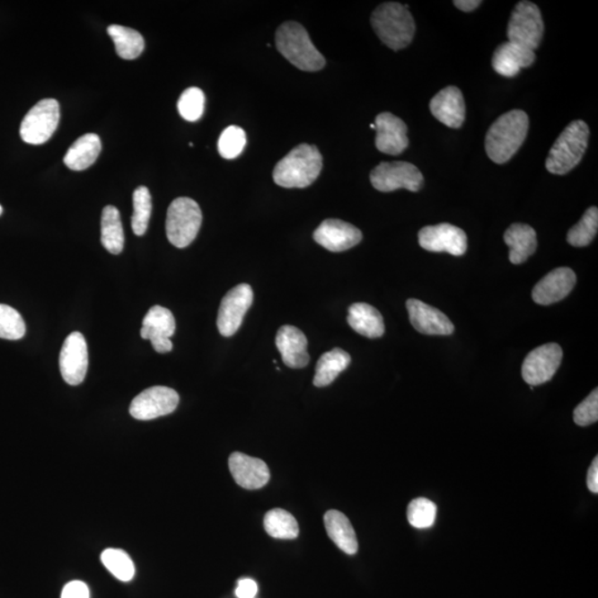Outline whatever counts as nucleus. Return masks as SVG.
Returning <instances> with one entry per match:
<instances>
[{
	"mask_svg": "<svg viewBox=\"0 0 598 598\" xmlns=\"http://www.w3.org/2000/svg\"><path fill=\"white\" fill-rule=\"evenodd\" d=\"M60 108L55 99H44L28 111L21 126V136L28 145L46 144L59 125Z\"/></svg>",
	"mask_w": 598,
	"mask_h": 598,
	"instance_id": "8",
	"label": "nucleus"
},
{
	"mask_svg": "<svg viewBox=\"0 0 598 598\" xmlns=\"http://www.w3.org/2000/svg\"><path fill=\"white\" fill-rule=\"evenodd\" d=\"M3 215V207H2V206H0V215Z\"/></svg>",
	"mask_w": 598,
	"mask_h": 598,
	"instance_id": "44",
	"label": "nucleus"
},
{
	"mask_svg": "<svg viewBox=\"0 0 598 598\" xmlns=\"http://www.w3.org/2000/svg\"><path fill=\"white\" fill-rule=\"evenodd\" d=\"M407 517L408 522L414 528L429 529L435 522L436 506L429 498H415L408 506Z\"/></svg>",
	"mask_w": 598,
	"mask_h": 598,
	"instance_id": "35",
	"label": "nucleus"
},
{
	"mask_svg": "<svg viewBox=\"0 0 598 598\" xmlns=\"http://www.w3.org/2000/svg\"><path fill=\"white\" fill-rule=\"evenodd\" d=\"M108 33L115 42L118 56L122 59H136L145 50L144 37L131 28L111 25L108 28Z\"/></svg>",
	"mask_w": 598,
	"mask_h": 598,
	"instance_id": "30",
	"label": "nucleus"
},
{
	"mask_svg": "<svg viewBox=\"0 0 598 598\" xmlns=\"http://www.w3.org/2000/svg\"><path fill=\"white\" fill-rule=\"evenodd\" d=\"M26 334V325L16 310L0 303V339L8 340L22 339Z\"/></svg>",
	"mask_w": 598,
	"mask_h": 598,
	"instance_id": "36",
	"label": "nucleus"
},
{
	"mask_svg": "<svg viewBox=\"0 0 598 598\" xmlns=\"http://www.w3.org/2000/svg\"><path fill=\"white\" fill-rule=\"evenodd\" d=\"M481 4L480 0H454L453 2L454 6L464 13L473 12Z\"/></svg>",
	"mask_w": 598,
	"mask_h": 598,
	"instance_id": "43",
	"label": "nucleus"
},
{
	"mask_svg": "<svg viewBox=\"0 0 598 598\" xmlns=\"http://www.w3.org/2000/svg\"><path fill=\"white\" fill-rule=\"evenodd\" d=\"M506 244L509 246V259L512 264L519 265L524 263L530 256L535 253L538 248V239L533 227L528 224L515 223L505 233Z\"/></svg>",
	"mask_w": 598,
	"mask_h": 598,
	"instance_id": "24",
	"label": "nucleus"
},
{
	"mask_svg": "<svg viewBox=\"0 0 598 598\" xmlns=\"http://www.w3.org/2000/svg\"><path fill=\"white\" fill-rule=\"evenodd\" d=\"M350 362L349 354L340 348L332 349L322 355L316 365L315 386L320 388L329 386L348 367Z\"/></svg>",
	"mask_w": 598,
	"mask_h": 598,
	"instance_id": "29",
	"label": "nucleus"
},
{
	"mask_svg": "<svg viewBox=\"0 0 598 598\" xmlns=\"http://www.w3.org/2000/svg\"><path fill=\"white\" fill-rule=\"evenodd\" d=\"M529 126V116L522 110H511L497 119L486 136L488 158L497 164L507 163L523 145Z\"/></svg>",
	"mask_w": 598,
	"mask_h": 598,
	"instance_id": "1",
	"label": "nucleus"
},
{
	"mask_svg": "<svg viewBox=\"0 0 598 598\" xmlns=\"http://www.w3.org/2000/svg\"><path fill=\"white\" fill-rule=\"evenodd\" d=\"M202 224V211L192 198H175L166 215L165 231L175 248H188L197 239Z\"/></svg>",
	"mask_w": 598,
	"mask_h": 598,
	"instance_id": "6",
	"label": "nucleus"
},
{
	"mask_svg": "<svg viewBox=\"0 0 598 598\" xmlns=\"http://www.w3.org/2000/svg\"><path fill=\"white\" fill-rule=\"evenodd\" d=\"M372 26L379 40L395 51L409 46L416 32L415 19L408 6L393 2L383 3L374 9Z\"/></svg>",
	"mask_w": 598,
	"mask_h": 598,
	"instance_id": "3",
	"label": "nucleus"
},
{
	"mask_svg": "<svg viewBox=\"0 0 598 598\" xmlns=\"http://www.w3.org/2000/svg\"><path fill=\"white\" fill-rule=\"evenodd\" d=\"M206 96L201 89L192 87L185 90L179 99L180 115L187 121H198L203 116Z\"/></svg>",
	"mask_w": 598,
	"mask_h": 598,
	"instance_id": "38",
	"label": "nucleus"
},
{
	"mask_svg": "<svg viewBox=\"0 0 598 598\" xmlns=\"http://www.w3.org/2000/svg\"><path fill=\"white\" fill-rule=\"evenodd\" d=\"M314 240L322 248L339 253L358 245L363 240V233L347 222L329 218L317 227Z\"/></svg>",
	"mask_w": 598,
	"mask_h": 598,
	"instance_id": "16",
	"label": "nucleus"
},
{
	"mask_svg": "<svg viewBox=\"0 0 598 598\" xmlns=\"http://www.w3.org/2000/svg\"><path fill=\"white\" fill-rule=\"evenodd\" d=\"M590 137V128L583 120H576L565 128L558 137L547 159L550 173L564 175L581 163Z\"/></svg>",
	"mask_w": 598,
	"mask_h": 598,
	"instance_id": "5",
	"label": "nucleus"
},
{
	"mask_svg": "<svg viewBox=\"0 0 598 598\" xmlns=\"http://www.w3.org/2000/svg\"><path fill=\"white\" fill-rule=\"evenodd\" d=\"M264 528L274 539L294 540L299 534L295 517L283 509L268 511L264 517Z\"/></svg>",
	"mask_w": 598,
	"mask_h": 598,
	"instance_id": "31",
	"label": "nucleus"
},
{
	"mask_svg": "<svg viewBox=\"0 0 598 598\" xmlns=\"http://www.w3.org/2000/svg\"><path fill=\"white\" fill-rule=\"evenodd\" d=\"M598 230L597 207L588 208L581 221L568 231L567 240L574 248H585L595 239Z\"/></svg>",
	"mask_w": 598,
	"mask_h": 598,
	"instance_id": "32",
	"label": "nucleus"
},
{
	"mask_svg": "<svg viewBox=\"0 0 598 598\" xmlns=\"http://www.w3.org/2000/svg\"><path fill=\"white\" fill-rule=\"evenodd\" d=\"M229 467L235 482L248 490L263 488L269 481V469L263 460L234 453L229 459Z\"/></svg>",
	"mask_w": 598,
	"mask_h": 598,
	"instance_id": "21",
	"label": "nucleus"
},
{
	"mask_svg": "<svg viewBox=\"0 0 598 598\" xmlns=\"http://www.w3.org/2000/svg\"><path fill=\"white\" fill-rule=\"evenodd\" d=\"M101 243L111 254H120L125 248V232L120 212L112 206L103 208L101 215Z\"/></svg>",
	"mask_w": 598,
	"mask_h": 598,
	"instance_id": "28",
	"label": "nucleus"
},
{
	"mask_svg": "<svg viewBox=\"0 0 598 598\" xmlns=\"http://www.w3.org/2000/svg\"><path fill=\"white\" fill-rule=\"evenodd\" d=\"M598 420V391L591 392L585 400L582 401L580 405L574 410V422L581 427H586Z\"/></svg>",
	"mask_w": 598,
	"mask_h": 598,
	"instance_id": "39",
	"label": "nucleus"
},
{
	"mask_svg": "<svg viewBox=\"0 0 598 598\" xmlns=\"http://www.w3.org/2000/svg\"><path fill=\"white\" fill-rule=\"evenodd\" d=\"M430 111L444 126L459 129L465 120V103L462 90L454 85L441 90L430 101Z\"/></svg>",
	"mask_w": 598,
	"mask_h": 598,
	"instance_id": "20",
	"label": "nucleus"
},
{
	"mask_svg": "<svg viewBox=\"0 0 598 598\" xmlns=\"http://www.w3.org/2000/svg\"><path fill=\"white\" fill-rule=\"evenodd\" d=\"M102 145L100 137L93 133L80 136L66 151L64 163L70 170L84 171L96 163Z\"/></svg>",
	"mask_w": 598,
	"mask_h": 598,
	"instance_id": "27",
	"label": "nucleus"
},
{
	"mask_svg": "<svg viewBox=\"0 0 598 598\" xmlns=\"http://www.w3.org/2000/svg\"><path fill=\"white\" fill-rule=\"evenodd\" d=\"M587 487H588V488H590L591 492L595 493V495H597V493H598V458L597 457H595V459L593 460L591 467H590V469H588Z\"/></svg>",
	"mask_w": 598,
	"mask_h": 598,
	"instance_id": "42",
	"label": "nucleus"
},
{
	"mask_svg": "<svg viewBox=\"0 0 598 598\" xmlns=\"http://www.w3.org/2000/svg\"><path fill=\"white\" fill-rule=\"evenodd\" d=\"M277 346L287 367L303 368L310 363L306 336L296 327L291 325L281 327L277 335Z\"/></svg>",
	"mask_w": 598,
	"mask_h": 598,
	"instance_id": "23",
	"label": "nucleus"
},
{
	"mask_svg": "<svg viewBox=\"0 0 598 598\" xmlns=\"http://www.w3.org/2000/svg\"><path fill=\"white\" fill-rule=\"evenodd\" d=\"M275 40L277 50L296 68L310 73L324 68L326 65L324 56L317 50L301 23L284 22L278 27Z\"/></svg>",
	"mask_w": 598,
	"mask_h": 598,
	"instance_id": "4",
	"label": "nucleus"
},
{
	"mask_svg": "<svg viewBox=\"0 0 598 598\" xmlns=\"http://www.w3.org/2000/svg\"><path fill=\"white\" fill-rule=\"evenodd\" d=\"M132 230L137 236L145 234L152 213V198L148 188L139 187L133 193Z\"/></svg>",
	"mask_w": 598,
	"mask_h": 598,
	"instance_id": "33",
	"label": "nucleus"
},
{
	"mask_svg": "<svg viewBox=\"0 0 598 598\" xmlns=\"http://www.w3.org/2000/svg\"><path fill=\"white\" fill-rule=\"evenodd\" d=\"M576 284V275L571 268L553 269L535 285L532 291V298L539 305H552L567 297Z\"/></svg>",
	"mask_w": 598,
	"mask_h": 598,
	"instance_id": "19",
	"label": "nucleus"
},
{
	"mask_svg": "<svg viewBox=\"0 0 598 598\" xmlns=\"http://www.w3.org/2000/svg\"><path fill=\"white\" fill-rule=\"evenodd\" d=\"M253 298V289L249 284L237 285L226 294L217 315V330L222 336L231 337L240 330Z\"/></svg>",
	"mask_w": 598,
	"mask_h": 598,
	"instance_id": "10",
	"label": "nucleus"
},
{
	"mask_svg": "<svg viewBox=\"0 0 598 598\" xmlns=\"http://www.w3.org/2000/svg\"><path fill=\"white\" fill-rule=\"evenodd\" d=\"M89 364L88 347L82 332L74 331L66 337L60 351L61 376L70 386H78L84 381Z\"/></svg>",
	"mask_w": 598,
	"mask_h": 598,
	"instance_id": "14",
	"label": "nucleus"
},
{
	"mask_svg": "<svg viewBox=\"0 0 598 598\" xmlns=\"http://www.w3.org/2000/svg\"><path fill=\"white\" fill-rule=\"evenodd\" d=\"M246 145V133L242 128L231 126L222 132L217 149L222 158L232 160L243 152Z\"/></svg>",
	"mask_w": 598,
	"mask_h": 598,
	"instance_id": "37",
	"label": "nucleus"
},
{
	"mask_svg": "<svg viewBox=\"0 0 598 598\" xmlns=\"http://www.w3.org/2000/svg\"><path fill=\"white\" fill-rule=\"evenodd\" d=\"M563 350L555 343L545 344L532 350L522 365V377L530 386L550 381L562 363Z\"/></svg>",
	"mask_w": 598,
	"mask_h": 598,
	"instance_id": "11",
	"label": "nucleus"
},
{
	"mask_svg": "<svg viewBox=\"0 0 598 598\" xmlns=\"http://www.w3.org/2000/svg\"><path fill=\"white\" fill-rule=\"evenodd\" d=\"M322 169V156L315 145L295 146L275 166L274 182L286 189H303L314 183Z\"/></svg>",
	"mask_w": 598,
	"mask_h": 598,
	"instance_id": "2",
	"label": "nucleus"
},
{
	"mask_svg": "<svg viewBox=\"0 0 598 598\" xmlns=\"http://www.w3.org/2000/svg\"><path fill=\"white\" fill-rule=\"evenodd\" d=\"M101 562L118 580L130 582L135 577V564L125 550L119 549L104 550L101 554Z\"/></svg>",
	"mask_w": 598,
	"mask_h": 598,
	"instance_id": "34",
	"label": "nucleus"
},
{
	"mask_svg": "<svg viewBox=\"0 0 598 598\" xmlns=\"http://www.w3.org/2000/svg\"><path fill=\"white\" fill-rule=\"evenodd\" d=\"M175 320L168 308L155 305L146 312L142 322L141 337L151 340L152 347L156 353L165 354L172 350L171 337L175 332Z\"/></svg>",
	"mask_w": 598,
	"mask_h": 598,
	"instance_id": "15",
	"label": "nucleus"
},
{
	"mask_svg": "<svg viewBox=\"0 0 598 598\" xmlns=\"http://www.w3.org/2000/svg\"><path fill=\"white\" fill-rule=\"evenodd\" d=\"M324 523L327 534L337 547L348 555L357 553V536L347 516L339 511L330 510L325 514Z\"/></svg>",
	"mask_w": 598,
	"mask_h": 598,
	"instance_id": "26",
	"label": "nucleus"
},
{
	"mask_svg": "<svg viewBox=\"0 0 598 598\" xmlns=\"http://www.w3.org/2000/svg\"><path fill=\"white\" fill-rule=\"evenodd\" d=\"M376 130V148L383 154L398 155L409 145L408 128L400 118L391 112H383L374 120Z\"/></svg>",
	"mask_w": 598,
	"mask_h": 598,
	"instance_id": "17",
	"label": "nucleus"
},
{
	"mask_svg": "<svg viewBox=\"0 0 598 598\" xmlns=\"http://www.w3.org/2000/svg\"><path fill=\"white\" fill-rule=\"evenodd\" d=\"M258 594V584L251 578L239 581L236 588V596L239 598H254Z\"/></svg>",
	"mask_w": 598,
	"mask_h": 598,
	"instance_id": "41",
	"label": "nucleus"
},
{
	"mask_svg": "<svg viewBox=\"0 0 598 598\" xmlns=\"http://www.w3.org/2000/svg\"><path fill=\"white\" fill-rule=\"evenodd\" d=\"M543 33L544 23L539 7L526 0L517 4L507 25V40L534 51L539 48Z\"/></svg>",
	"mask_w": 598,
	"mask_h": 598,
	"instance_id": "7",
	"label": "nucleus"
},
{
	"mask_svg": "<svg viewBox=\"0 0 598 598\" xmlns=\"http://www.w3.org/2000/svg\"><path fill=\"white\" fill-rule=\"evenodd\" d=\"M61 598H90L89 588L84 582H70L64 587Z\"/></svg>",
	"mask_w": 598,
	"mask_h": 598,
	"instance_id": "40",
	"label": "nucleus"
},
{
	"mask_svg": "<svg viewBox=\"0 0 598 598\" xmlns=\"http://www.w3.org/2000/svg\"><path fill=\"white\" fill-rule=\"evenodd\" d=\"M408 314L411 325L421 334L430 336H449L453 334L454 326L443 312L418 299L407 301Z\"/></svg>",
	"mask_w": 598,
	"mask_h": 598,
	"instance_id": "18",
	"label": "nucleus"
},
{
	"mask_svg": "<svg viewBox=\"0 0 598 598\" xmlns=\"http://www.w3.org/2000/svg\"><path fill=\"white\" fill-rule=\"evenodd\" d=\"M370 182L381 192H393L406 189L418 192L425 183L424 175L416 165L409 163H382L370 173Z\"/></svg>",
	"mask_w": 598,
	"mask_h": 598,
	"instance_id": "9",
	"label": "nucleus"
},
{
	"mask_svg": "<svg viewBox=\"0 0 598 598\" xmlns=\"http://www.w3.org/2000/svg\"><path fill=\"white\" fill-rule=\"evenodd\" d=\"M418 239L422 249L435 253L462 256L468 249V237L465 232L448 223L424 227L420 230Z\"/></svg>",
	"mask_w": 598,
	"mask_h": 598,
	"instance_id": "13",
	"label": "nucleus"
},
{
	"mask_svg": "<svg viewBox=\"0 0 598 598\" xmlns=\"http://www.w3.org/2000/svg\"><path fill=\"white\" fill-rule=\"evenodd\" d=\"M180 401L178 392L169 387L155 386L145 389L130 406V414L137 420H152L168 416L177 409Z\"/></svg>",
	"mask_w": 598,
	"mask_h": 598,
	"instance_id": "12",
	"label": "nucleus"
},
{
	"mask_svg": "<svg viewBox=\"0 0 598 598\" xmlns=\"http://www.w3.org/2000/svg\"><path fill=\"white\" fill-rule=\"evenodd\" d=\"M347 321L351 329L367 339H379L384 332L383 318L376 308L357 303L349 307Z\"/></svg>",
	"mask_w": 598,
	"mask_h": 598,
	"instance_id": "25",
	"label": "nucleus"
},
{
	"mask_svg": "<svg viewBox=\"0 0 598 598\" xmlns=\"http://www.w3.org/2000/svg\"><path fill=\"white\" fill-rule=\"evenodd\" d=\"M533 50L506 41L497 47L492 57V66L496 73L506 78H514L521 69L534 64Z\"/></svg>",
	"mask_w": 598,
	"mask_h": 598,
	"instance_id": "22",
	"label": "nucleus"
}]
</instances>
